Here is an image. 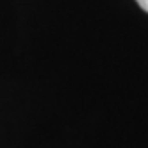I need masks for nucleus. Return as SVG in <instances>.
I'll list each match as a JSON object with an SVG mask.
<instances>
[{
  "label": "nucleus",
  "mask_w": 148,
  "mask_h": 148,
  "mask_svg": "<svg viewBox=\"0 0 148 148\" xmlns=\"http://www.w3.org/2000/svg\"><path fill=\"white\" fill-rule=\"evenodd\" d=\"M136 4L139 5L145 13H148V0H136Z\"/></svg>",
  "instance_id": "obj_1"
}]
</instances>
